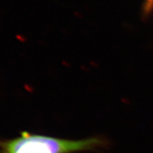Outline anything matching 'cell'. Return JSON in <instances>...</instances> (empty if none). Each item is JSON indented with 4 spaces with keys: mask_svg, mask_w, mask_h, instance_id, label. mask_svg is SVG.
Here are the masks:
<instances>
[{
    "mask_svg": "<svg viewBox=\"0 0 153 153\" xmlns=\"http://www.w3.org/2000/svg\"><path fill=\"white\" fill-rule=\"evenodd\" d=\"M108 145L104 137L97 136L70 140L22 132L19 137L0 140V153H78L95 152Z\"/></svg>",
    "mask_w": 153,
    "mask_h": 153,
    "instance_id": "cell-1",
    "label": "cell"
},
{
    "mask_svg": "<svg viewBox=\"0 0 153 153\" xmlns=\"http://www.w3.org/2000/svg\"><path fill=\"white\" fill-rule=\"evenodd\" d=\"M145 7L146 9V10L148 11L153 9V0H146Z\"/></svg>",
    "mask_w": 153,
    "mask_h": 153,
    "instance_id": "cell-2",
    "label": "cell"
}]
</instances>
